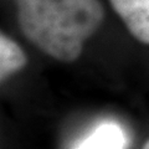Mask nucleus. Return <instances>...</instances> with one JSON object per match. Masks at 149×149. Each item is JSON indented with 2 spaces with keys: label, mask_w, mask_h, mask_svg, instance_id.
Segmentation results:
<instances>
[{
  "label": "nucleus",
  "mask_w": 149,
  "mask_h": 149,
  "mask_svg": "<svg viewBox=\"0 0 149 149\" xmlns=\"http://www.w3.org/2000/svg\"><path fill=\"white\" fill-rule=\"evenodd\" d=\"M24 36L61 62L80 57L83 45L103 22L98 0H15Z\"/></svg>",
  "instance_id": "f257e3e1"
},
{
  "label": "nucleus",
  "mask_w": 149,
  "mask_h": 149,
  "mask_svg": "<svg viewBox=\"0 0 149 149\" xmlns=\"http://www.w3.org/2000/svg\"><path fill=\"white\" fill-rule=\"evenodd\" d=\"M125 27L142 44L149 45V0H109Z\"/></svg>",
  "instance_id": "f03ea898"
},
{
  "label": "nucleus",
  "mask_w": 149,
  "mask_h": 149,
  "mask_svg": "<svg viewBox=\"0 0 149 149\" xmlns=\"http://www.w3.org/2000/svg\"><path fill=\"white\" fill-rule=\"evenodd\" d=\"M26 61V55L20 46L8 35H0V80L1 82L24 68Z\"/></svg>",
  "instance_id": "7ed1b4c3"
},
{
  "label": "nucleus",
  "mask_w": 149,
  "mask_h": 149,
  "mask_svg": "<svg viewBox=\"0 0 149 149\" xmlns=\"http://www.w3.org/2000/svg\"><path fill=\"white\" fill-rule=\"evenodd\" d=\"M125 138L117 124L100 125L77 149H124Z\"/></svg>",
  "instance_id": "20e7f679"
},
{
  "label": "nucleus",
  "mask_w": 149,
  "mask_h": 149,
  "mask_svg": "<svg viewBox=\"0 0 149 149\" xmlns=\"http://www.w3.org/2000/svg\"><path fill=\"white\" fill-rule=\"evenodd\" d=\"M143 149H149V139H148V141H147L146 143H144V146H143Z\"/></svg>",
  "instance_id": "39448f33"
}]
</instances>
